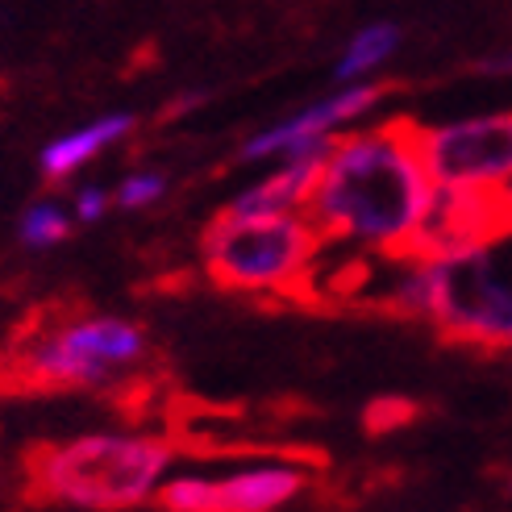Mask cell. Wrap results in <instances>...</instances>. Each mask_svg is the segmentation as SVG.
Here are the masks:
<instances>
[{"label":"cell","mask_w":512,"mask_h":512,"mask_svg":"<svg viewBox=\"0 0 512 512\" xmlns=\"http://www.w3.org/2000/svg\"><path fill=\"white\" fill-rule=\"evenodd\" d=\"M429 192L417 125L392 117L334 138L304 217L325 246H346L367 259H408Z\"/></svg>","instance_id":"1"},{"label":"cell","mask_w":512,"mask_h":512,"mask_svg":"<svg viewBox=\"0 0 512 512\" xmlns=\"http://www.w3.org/2000/svg\"><path fill=\"white\" fill-rule=\"evenodd\" d=\"M175 446L150 429H88L30 454V488L75 512H130L159 496Z\"/></svg>","instance_id":"2"},{"label":"cell","mask_w":512,"mask_h":512,"mask_svg":"<svg viewBox=\"0 0 512 512\" xmlns=\"http://www.w3.org/2000/svg\"><path fill=\"white\" fill-rule=\"evenodd\" d=\"M150 358V334L113 313H71L38 325L13 354V375L34 392H113Z\"/></svg>","instance_id":"3"},{"label":"cell","mask_w":512,"mask_h":512,"mask_svg":"<svg viewBox=\"0 0 512 512\" xmlns=\"http://www.w3.org/2000/svg\"><path fill=\"white\" fill-rule=\"evenodd\" d=\"M321 250L325 242L304 213L238 217L221 209L200 238L209 279L242 296L309 292Z\"/></svg>","instance_id":"4"},{"label":"cell","mask_w":512,"mask_h":512,"mask_svg":"<svg viewBox=\"0 0 512 512\" xmlns=\"http://www.w3.org/2000/svg\"><path fill=\"white\" fill-rule=\"evenodd\" d=\"M309 467L292 458H259L229 471H171L159 488L163 512H279L304 496Z\"/></svg>","instance_id":"5"},{"label":"cell","mask_w":512,"mask_h":512,"mask_svg":"<svg viewBox=\"0 0 512 512\" xmlns=\"http://www.w3.org/2000/svg\"><path fill=\"white\" fill-rule=\"evenodd\" d=\"M417 150L429 184L492 196L512 175V109L417 125Z\"/></svg>","instance_id":"6"},{"label":"cell","mask_w":512,"mask_h":512,"mask_svg":"<svg viewBox=\"0 0 512 512\" xmlns=\"http://www.w3.org/2000/svg\"><path fill=\"white\" fill-rule=\"evenodd\" d=\"M388 96L383 84H338L329 96L313 100L296 113H288L284 121L267 125L254 138L242 142L238 159L242 163H279L292 155H313V150H329L338 134H346V125L363 121L371 109H379V100Z\"/></svg>","instance_id":"7"},{"label":"cell","mask_w":512,"mask_h":512,"mask_svg":"<svg viewBox=\"0 0 512 512\" xmlns=\"http://www.w3.org/2000/svg\"><path fill=\"white\" fill-rule=\"evenodd\" d=\"M496 234H504V225L496 217V200L488 192H463V188L433 184L425 217L417 225V238L408 254H417V259H442V254L471 250Z\"/></svg>","instance_id":"8"},{"label":"cell","mask_w":512,"mask_h":512,"mask_svg":"<svg viewBox=\"0 0 512 512\" xmlns=\"http://www.w3.org/2000/svg\"><path fill=\"white\" fill-rule=\"evenodd\" d=\"M134 130H138V113H130V109L100 113V117H92L84 125H75V130L50 138L38 150V171H42V179H50V184H67L71 175H80L84 167H92L105 150L121 146Z\"/></svg>","instance_id":"9"},{"label":"cell","mask_w":512,"mask_h":512,"mask_svg":"<svg viewBox=\"0 0 512 512\" xmlns=\"http://www.w3.org/2000/svg\"><path fill=\"white\" fill-rule=\"evenodd\" d=\"M329 150H313V155H292L279 159L267 175L246 184L234 200L225 204V213L238 217H279V213H304V204L313 196V184L321 175Z\"/></svg>","instance_id":"10"},{"label":"cell","mask_w":512,"mask_h":512,"mask_svg":"<svg viewBox=\"0 0 512 512\" xmlns=\"http://www.w3.org/2000/svg\"><path fill=\"white\" fill-rule=\"evenodd\" d=\"M404 42V30L396 21H367L363 30H354L342 46V55L334 63V80L338 84H363L375 71L392 63V55Z\"/></svg>","instance_id":"11"},{"label":"cell","mask_w":512,"mask_h":512,"mask_svg":"<svg viewBox=\"0 0 512 512\" xmlns=\"http://www.w3.org/2000/svg\"><path fill=\"white\" fill-rule=\"evenodd\" d=\"M71 229H75V221H71L67 204L50 200V196H38V200L25 204L21 217H17V242L25 250H55V246H63L71 238Z\"/></svg>","instance_id":"12"},{"label":"cell","mask_w":512,"mask_h":512,"mask_svg":"<svg viewBox=\"0 0 512 512\" xmlns=\"http://www.w3.org/2000/svg\"><path fill=\"white\" fill-rule=\"evenodd\" d=\"M167 188H171V179L163 171H130V175L117 179L113 209H121V213H146V209H155V204L167 196Z\"/></svg>","instance_id":"13"},{"label":"cell","mask_w":512,"mask_h":512,"mask_svg":"<svg viewBox=\"0 0 512 512\" xmlns=\"http://www.w3.org/2000/svg\"><path fill=\"white\" fill-rule=\"evenodd\" d=\"M67 209H71V221L75 225H96V221H105L109 209H113V192L105 184H80L71 192L67 200Z\"/></svg>","instance_id":"14"},{"label":"cell","mask_w":512,"mask_h":512,"mask_svg":"<svg viewBox=\"0 0 512 512\" xmlns=\"http://www.w3.org/2000/svg\"><path fill=\"white\" fill-rule=\"evenodd\" d=\"M479 75H512V46L496 50V55L479 59Z\"/></svg>","instance_id":"15"},{"label":"cell","mask_w":512,"mask_h":512,"mask_svg":"<svg viewBox=\"0 0 512 512\" xmlns=\"http://www.w3.org/2000/svg\"><path fill=\"white\" fill-rule=\"evenodd\" d=\"M492 200H496V217H500V225H504V229H512V175H508L504 184L492 192Z\"/></svg>","instance_id":"16"},{"label":"cell","mask_w":512,"mask_h":512,"mask_svg":"<svg viewBox=\"0 0 512 512\" xmlns=\"http://www.w3.org/2000/svg\"><path fill=\"white\" fill-rule=\"evenodd\" d=\"M508 492H512V475H508Z\"/></svg>","instance_id":"17"}]
</instances>
